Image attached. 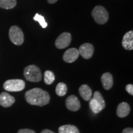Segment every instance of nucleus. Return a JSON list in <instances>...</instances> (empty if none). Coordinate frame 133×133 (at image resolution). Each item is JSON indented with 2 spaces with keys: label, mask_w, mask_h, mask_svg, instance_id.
Segmentation results:
<instances>
[{
  "label": "nucleus",
  "mask_w": 133,
  "mask_h": 133,
  "mask_svg": "<svg viewBox=\"0 0 133 133\" xmlns=\"http://www.w3.org/2000/svg\"><path fill=\"white\" fill-rule=\"evenodd\" d=\"M123 133H133V129L132 128H127L123 130Z\"/></svg>",
  "instance_id": "b1692460"
},
{
  "label": "nucleus",
  "mask_w": 133,
  "mask_h": 133,
  "mask_svg": "<svg viewBox=\"0 0 133 133\" xmlns=\"http://www.w3.org/2000/svg\"><path fill=\"white\" fill-rule=\"evenodd\" d=\"M44 81L46 84H51L55 81V75L52 71L46 70L44 74Z\"/></svg>",
  "instance_id": "6ab92c4d"
},
{
  "label": "nucleus",
  "mask_w": 133,
  "mask_h": 133,
  "mask_svg": "<svg viewBox=\"0 0 133 133\" xmlns=\"http://www.w3.org/2000/svg\"><path fill=\"white\" fill-rule=\"evenodd\" d=\"M24 75L26 80L31 82H39L42 78L40 69L35 65H30L26 66L24 69Z\"/></svg>",
  "instance_id": "f03ea898"
},
{
  "label": "nucleus",
  "mask_w": 133,
  "mask_h": 133,
  "mask_svg": "<svg viewBox=\"0 0 133 133\" xmlns=\"http://www.w3.org/2000/svg\"><path fill=\"white\" fill-rule=\"evenodd\" d=\"M78 50L79 54L85 59H89L91 58L94 54V48L90 43H84L83 44Z\"/></svg>",
  "instance_id": "0eeeda50"
},
{
  "label": "nucleus",
  "mask_w": 133,
  "mask_h": 133,
  "mask_svg": "<svg viewBox=\"0 0 133 133\" xmlns=\"http://www.w3.org/2000/svg\"><path fill=\"white\" fill-rule=\"evenodd\" d=\"M89 107L94 114H99L105 108L93 97L89 100Z\"/></svg>",
  "instance_id": "2eb2a0df"
},
{
  "label": "nucleus",
  "mask_w": 133,
  "mask_h": 133,
  "mask_svg": "<svg viewBox=\"0 0 133 133\" xmlns=\"http://www.w3.org/2000/svg\"><path fill=\"white\" fill-rule=\"evenodd\" d=\"M126 90L131 96L133 95V85L132 84H129L126 86Z\"/></svg>",
  "instance_id": "4be33fe9"
},
{
  "label": "nucleus",
  "mask_w": 133,
  "mask_h": 133,
  "mask_svg": "<svg viewBox=\"0 0 133 133\" xmlns=\"http://www.w3.org/2000/svg\"><path fill=\"white\" fill-rule=\"evenodd\" d=\"M15 98L6 92L0 94V105L3 107H11L15 102Z\"/></svg>",
  "instance_id": "9d476101"
},
{
  "label": "nucleus",
  "mask_w": 133,
  "mask_h": 133,
  "mask_svg": "<svg viewBox=\"0 0 133 133\" xmlns=\"http://www.w3.org/2000/svg\"><path fill=\"white\" fill-rule=\"evenodd\" d=\"M17 133H36L35 131L30 129H21Z\"/></svg>",
  "instance_id": "5701e85b"
},
{
  "label": "nucleus",
  "mask_w": 133,
  "mask_h": 133,
  "mask_svg": "<svg viewBox=\"0 0 133 133\" xmlns=\"http://www.w3.org/2000/svg\"><path fill=\"white\" fill-rule=\"evenodd\" d=\"M93 98H94L96 101H97L104 107H105V102L104 97H102V94L99 91H96L93 94Z\"/></svg>",
  "instance_id": "412c9836"
},
{
  "label": "nucleus",
  "mask_w": 133,
  "mask_h": 133,
  "mask_svg": "<svg viewBox=\"0 0 133 133\" xmlns=\"http://www.w3.org/2000/svg\"><path fill=\"white\" fill-rule=\"evenodd\" d=\"M33 20L36 22H38L39 24H40V25L41 26V27L43 28V29H45V28L47 27L48 24L45 21V19H44V17L41 16V15L36 14L35 16L33 17Z\"/></svg>",
  "instance_id": "aec40b11"
},
{
  "label": "nucleus",
  "mask_w": 133,
  "mask_h": 133,
  "mask_svg": "<svg viewBox=\"0 0 133 133\" xmlns=\"http://www.w3.org/2000/svg\"><path fill=\"white\" fill-rule=\"evenodd\" d=\"M25 97L29 104L39 107L47 105L50 101V96L48 92L38 88H33L26 91Z\"/></svg>",
  "instance_id": "f257e3e1"
},
{
  "label": "nucleus",
  "mask_w": 133,
  "mask_h": 133,
  "mask_svg": "<svg viewBox=\"0 0 133 133\" xmlns=\"http://www.w3.org/2000/svg\"><path fill=\"white\" fill-rule=\"evenodd\" d=\"M16 0H0V8L3 9H12L16 6Z\"/></svg>",
  "instance_id": "f3484780"
},
{
  "label": "nucleus",
  "mask_w": 133,
  "mask_h": 133,
  "mask_svg": "<svg viewBox=\"0 0 133 133\" xmlns=\"http://www.w3.org/2000/svg\"><path fill=\"white\" fill-rule=\"evenodd\" d=\"M78 50L76 48H70L67 49L65 52L64 56H63V59L65 62L67 63H72L76 61L79 57Z\"/></svg>",
  "instance_id": "1a4fd4ad"
},
{
  "label": "nucleus",
  "mask_w": 133,
  "mask_h": 133,
  "mask_svg": "<svg viewBox=\"0 0 133 133\" xmlns=\"http://www.w3.org/2000/svg\"><path fill=\"white\" fill-rule=\"evenodd\" d=\"M41 133H56V132H53V131L49 130V129H44V130H43L42 131H41Z\"/></svg>",
  "instance_id": "393cba45"
},
{
  "label": "nucleus",
  "mask_w": 133,
  "mask_h": 133,
  "mask_svg": "<svg viewBox=\"0 0 133 133\" xmlns=\"http://www.w3.org/2000/svg\"><path fill=\"white\" fill-rule=\"evenodd\" d=\"M66 107L69 110L76 112L79 110L81 104L78 97L75 95H71L66 99Z\"/></svg>",
  "instance_id": "6e6552de"
},
{
  "label": "nucleus",
  "mask_w": 133,
  "mask_h": 133,
  "mask_svg": "<svg viewBox=\"0 0 133 133\" xmlns=\"http://www.w3.org/2000/svg\"><path fill=\"white\" fill-rule=\"evenodd\" d=\"M9 36L11 42L16 45H21L24 41V33L21 28L17 26L14 25L10 28Z\"/></svg>",
  "instance_id": "39448f33"
},
{
  "label": "nucleus",
  "mask_w": 133,
  "mask_h": 133,
  "mask_svg": "<svg viewBox=\"0 0 133 133\" xmlns=\"http://www.w3.org/2000/svg\"><path fill=\"white\" fill-rule=\"evenodd\" d=\"M92 16L99 24H105L109 20V13L103 6H96L92 11Z\"/></svg>",
  "instance_id": "20e7f679"
},
{
  "label": "nucleus",
  "mask_w": 133,
  "mask_h": 133,
  "mask_svg": "<svg viewBox=\"0 0 133 133\" xmlns=\"http://www.w3.org/2000/svg\"><path fill=\"white\" fill-rule=\"evenodd\" d=\"M25 87V83L22 79H9L5 81L3 88L6 91L9 92H19L24 90Z\"/></svg>",
  "instance_id": "7ed1b4c3"
},
{
  "label": "nucleus",
  "mask_w": 133,
  "mask_h": 133,
  "mask_svg": "<svg viewBox=\"0 0 133 133\" xmlns=\"http://www.w3.org/2000/svg\"><path fill=\"white\" fill-rule=\"evenodd\" d=\"M59 133H80L79 129L75 126L71 124H66L60 126Z\"/></svg>",
  "instance_id": "dca6fc26"
},
{
  "label": "nucleus",
  "mask_w": 133,
  "mask_h": 133,
  "mask_svg": "<svg viewBox=\"0 0 133 133\" xmlns=\"http://www.w3.org/2000/svg\"><path fill=\"white\" fill-rule=\"evenodd\" d=\"M122 45L126 50L133 49V31L132 30L124 34L123 38Z\"/></svg>",
  "instance_id": "9b49d317"
},
{
  "label": "nucleus",
  "mask_w": 133,
  "mask_h": 133,
  "mask_svg": "<svg viewBox=\"0 0 133 133\" xmlns=\"http://www.w3.org/2000/svg\"><path fill=\"white\" fill-rule=\"evenodd\" d=\"M71 41V35L70 33H62L56 39L55 45L58 49H65L68 47Z\"/></svg>",
  "instance_id": "423d86ee"
},
{
  "label": "nucleus",
  "mask_w": 133,
  "mask_h": 133,
  "mask_svg": "<svg viewBox=\"0 0 133 133\" xmlns=\"http://www.w3.org/2000/svg\"><path fill=\"white\" fill-rule=\"evenodd\" d=\"M131 109L129 105L126 102H121L118 105L116 114L120 118H124L128 115Z\"/></svg>",
  "instance_id": "f8f14e48"
},
{
  "label": "nucleus",
  "mask_w": 133,
  "mask_h": 133,
  "mask_svg": "<svg viewBox=\"0 0 133 133\" xmlns=\"http://www.w3.org/2000/svg\"><path fill=\"white\" fill-rule=\"evenodd\" d=\"M58 0H48V2L50 3V4H54V3H56Z\"/></svg>",
  "instance_id": "a878e982"
},
{
  "label": "nucleus",
  "mask_w": 133,
  "mask_h": 133,
  "mask_svg": "<svg viewBox=\"0 0 133 133\" xmlns=\"http://www.w3.org/2000/svg\"><path fill=\"white\" fill-rule=\"evenodd\" d=\"M101 81H102L103 87L106 90H109L112 88L114 84V79L113 76L110 73H105L101 76Z\"/></svg>",
  "instance_id": "ddd939ff"
},
{
  "label": "nucleus",
  "mask_w": 133,
  "mask_h": 133,
  "mask_svg": "<svg viewBox=\"0 0 133 133\" xmlns=\"http://www.w3.org/2000/svg\"><path fill=\"white\" fill-rule=\"evenodd\" d=\"M79 93L81 97L86 101H89L91 99V96L92 95L91 88L87 84H83L80 86L79 89Z\"/></svg>",
  "instance_id": "4468645a"
},
{
  "label": "nucleus",
  "mask_w": 133,
  "mask_h": 133,
  "mask_svg": "<svg viewBox=\"0 0 133 133\" xmlns=\"http://www.w3.org/2000/svg\"><path fill=\"white\" fill-rule=\"evenodd\" d=\"M67 92V86L64 83H59L56 88V92L57 96H64L66 94Z\"/></svg>",
  "instance_id": "a211bd4d"
}]
</instances>
